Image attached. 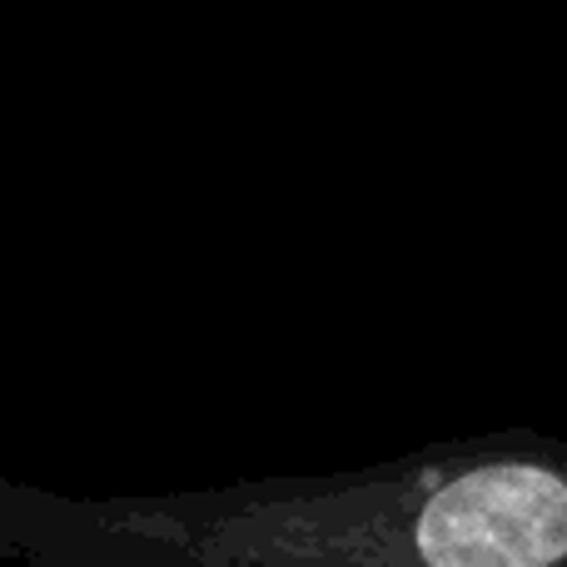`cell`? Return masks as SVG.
Returning a JSON list of instances; mask_svg holds the SVG:
<instances>
[{"label":"cell","mask_w":567,"mask_h":567,"mask_svg":"<svg viewBox=\"0 0 567 567\" xmlns=\"http://www.w3.org/2000/svg\"><path fill=\"white\" fill-rule=\"evenodd\" d=\"M429 567H553L567 558V483L543 468H483L419 518Z\"/></svg>","instance_id":"cell-1"}]
</instances>
